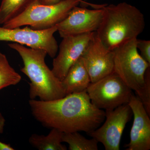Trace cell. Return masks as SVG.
<instances>
[{"label": "cell", "instance_id": "obj_17", "mask_svg": "<svg viewBox=\"0 0 150 150\" xmlns=\"http://www.w3.org/2000/svg\"><path fill=\"white\" fill-rule=\"evenodd\" d=\"M21 80V76L10 64L6 55L0 52V90L16 85Z\"/></svg>", "mask_w": 150, "mask_h": 150}, {"label": "cell", "instance_id": "obj_7", "mask_svg": "<svg viewBox=\"0 0 150 150\" xmlns=\"http://www.w3.org/2000/svg\"><path fill=\"white\" fill-rule=\"evenodd\" d=\"M56 25L44 30H35L30 27L6 28L0 27V41H9L46 52L51 58L56 57L59 45L54 36Z\"/></svg>", "mask_w": 150, "mask_h": 150}, {"label": "cell", "instance_id": "obj_6", "mask_svg": "<svg viewBox=\"0 0 150 150\" xmlns=\"http://www.w3.org/2000/svg\"><path fill=\"white\" fill-rule=\"evenodd\" d=\"M86 92L96 107L105 110L128 104L133 94L132 90L114 72L95 82L91 83Z\"/></svg>", "mask_w": 150, "mask_h": 150}, {"label": "cell", "instance_id": "obj_5", "mask_svg": "<svg viewBox=\"0 0 150 150\" xmlns=\"http://www.w3.org/2000/svg\"><path fill=\"white\" fill-rule=\"evenodd\" d=\"M137 39L128 40L112 50L114 54L113 72L135 92L144 85L145 73L150 67L138 52Z\"/></svg>", "mask_w": 150, "mask_h": 150}, {"label": "cell", "instance_id": "obj_16", "mask_svg": "<svg viewBox=\"0 0 150 150\" xmlns=\"http://www.w3.org/2000/svg\"><path fill=\"white\" fill-rule=\"evenodd\" d=\"M62 141L69 144V150L98 149V142L95 139H86L79 132L63 133Z\"/></svg>", "mask_w": 150, "mask_h": 150}, {"label": "cell", "instance_id": "obj_15", "mask_svg": "<svg viewBox=\"0 0 150 150\" xmlns=\"http://www.w3.org/2000/svg\"><path fill=\"white\" fill-rule=\"evenodd\" d=\"M36 0H2L0 5V24L22 13Z\"/></svg>", "mask_w": 150, "mask_h": 150}, {"label": "cell", "instance_id": "obj_11", "mask_svg": "<svg viewBox=\"0 0 150 150\" xmlns=\"http://www.w3.org/2000/svg\"><path fill=\"white\" fill-rule=\"evenodd\" d=\"M94 33L63 38L51 69L59 80L62 81L64 78L70 67L82 56Z\"/></svg>", "mask_w": 150, "mask_h": 150}, {"label": "cell", "instance_id": "obj_9", "mask_svg": "<svg viewBox=\"0 0 150 150\" xmlns=\"http://www.w3.org/2000/svg\"><path fill=\"white\" fill-rule=\"evenodd\" d=\"M103 15V8L89 9L76 6L56 25L57 31L62 38L96 32L102 22Z\"/></svg>", "mask_w": 150, "mask_h": 150}, {"label": "cell", "instance_id": "obj_12", "mask_svg": "<svg viewBox=\"0 0 150 150\" xmlns=\"http://www.w3.org/2000/svg\"><path fill=\"white\" fill-rule=\"evenodd\" d=\"M128 104L133 112L134 119L130 132V142L125 145L127 148L126 150H150V116L137 96L133 94Z\"/></svg>", "mask_w": 150, "mask_h": 150}, {"label": "cell", "instance_id": "obj_20", "mask_svg": "<svg viewBox=\"0 0 150 150\" xmlns=\"http://www.w3.org/2000/svg\"><path fill=\"white\" fill-rule=\"evenodd\" d=\"M38 2L40 4L44 5H51L54 4L56 3L59 2L62 0H38ZM79 1H84L82 0H79Z\"/></svg>", "mask_w": 150, "mask_h": 150}, {"label": "cell", "instance_id": "obj_18", "mask_svg": "<svg viewBox=\"0 0 150 150\" xmlns=\"http://www.w3.org/2000/svg\"><path fill=\"white\" fill-rule=\"evenodd\" d=\"M140 100L145 110L150 116V67L146 71L144 83L142 88L135 92Z\"/></svg>", "mask_w": 150, "mask_h": 150}, {"label": "cell", "instance_id": "obj_2", "mask_svg": "<svg viewBox=\"0 0 150 150\" xmlns=\"http://www.w3.org/2000/svg\"><path fill=\"white\" fill-rule=\"evenodd\" d=\"M102 22L96 31L105 46L113 50L122 43L137 38L145 29L144 16L135 6L126 2L106 5Z\"/></svg>", "mask_w": 150, "mask_h": 150}, {"label": "cell", "instance_id": "obj_10", "mask_svg": "<svg viewBox=\"0 0 150 150\" xmlns=\"http://www.w3.org/2000/svg\"><path fill=\"white\" fill-rule=\"evenodd\" d=\"M81 58L91 83L95 82L113 72V51L105 46L96 32L94 33Z\"/></svg>", "mask_w": 150, "mask_h": 150}, {"label": "cell", "instance_id": "obj_4", "mask_svg": "<svg viewBox=\"0 0 150 150\" xmlns=\"http://www.w3.org/2000/svg\"><path fill=\"white\" fill-rule=\"evenodd\" d=\"M79 4L94 9L103 8L105 4H97L79 0H62L51 5L40 4L36 0L18 16L7 22L3 27L14 28L28 25L35 30H44L56 26Z\"/></svg>", "mask_w": 150, "mask_h": 150}, {"label": "cell", "instance_id": "obj_3", "mask_svg": "<svg viewBox=\"0 0 150 150\" xmlns=\"http://www.w3.org/2000/svg\"><path fill=\"white\" fill-rule=\"evenodd\" d=\"M8 46L18 53L22 59L23 67L21 71L30 80V99L38 97L40 100L49 101L66 96L62 81L46 65V51L14 43H9Z\"/></svg>", "mask_w": 150, "mask_h": 150}, {"label": "cell", "instance_id": "obj_23", "mask_svg": "<svg viewBox=\"0 0 150 150\" xmlns=\"http://www.w3.org/2000/svg\"><path fill=\"white\" fill-rule=\"evenodd\" d=\"M82 1H88V0H82Z\"/></svg>", "mask_w": 150, "mask_h": 150}, {"label": "cell", "instance_id": "obj_14", "mask_svg": "<svg viewBox=\"0 0 150 150\" xmlns=\"http://www.w3.org/2000/svg\"><path fill=\"white\" fill-rule=\"evenodd\" d=\"M63 132L52 129L48 135L33 134L30 137V144L39 150H67V147L62 144Z\"/></svg>", "mask_w": 150, "mask_h": 150}, {"label": "cell", "instance_id": "obj_13", "mask_svg": "<svg viewBox=\"0 0 150 150\" xmlns=\"http://www.w3.org/2000/svg\"><path fill=\"white\" fill-rule=\"evenodd\" d=\"M62 82L66 96L86 91L91 81L81 57L70 67Z\"/></svg>", "mask_w": 150, "mask_h": 150}, {"label": "cell", "instance_id": "obj_21", "mask_svg": "<svg viewBox=\"0 0 150 150\" xmlns=\"http://www.w3.org/2000/svg\"><path fill=\"white\" fill-rule=\"evenodd\" d=\"M15 149L8 144L3 143L0 141V150H14Z\"/></svg>", "mask_w": 150, "mask_h": 150}, {"label": "cell", "instance_id": "obj_1", "mask_svg": "<svg viewBox=\"0 0 150 150\" xmlns=\"http://www.w3.org/2000/svg\"><path fill=\"white\" fill-rule=\"evenodd\" d=\"M29 104L38 122L63 133L88 134L98 128L105 119V111L92 103L86 91L49 101L30 99Z\"/></svg>", "mask_w": 150, "mask_h": 150}, {"label": "cell", "instance_id": "obj_8", "mask_svg": "<svg viewBox=\"0 0 150 150\" xmlns=\"http://www.w3.org/2000/svg\"><path fill=\"white\" fill-rule=\"evenodd\" d=\"M105 111V121L103 125L88 135L102 144L105 150H119L123 130L133 112L129 104Z\"/></svg>", "mask_w": 150, "mask_h": 150}, {"label": "cell", "instance_id": "obj_22", "mask_svg": "<svg viewBox=\"0 0 150 150\" xmlns=\"http://www.w3.org/2000/svg\"><path fill=\"white\" fill-rule=\"evenodd\" d=\"M5 122V119L0 112V134H2L4 132Z\"/></svg>", "mask_w": 150, "mask_h": 150}, {"label": "cell", "instance_id": "obj_19", "mask_svg": "<svg viewBox=\"0 0 150 150\" xmlns=\"http://www.w3.org/2000/svg\"><path fill=\"white\" fill-rule=\"evenodd\" d=\"M137 47L140 51V55L150 64V40H142L138 38Z\"/></svg>", "mask_w": 150, "mask_h": 150}]
</instances>
